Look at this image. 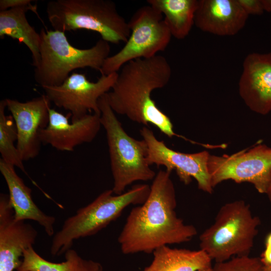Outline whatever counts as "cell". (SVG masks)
<instances>
[{
  "instance_id": "cell-30",
  "label": "cell",
  "mask_w": 271,
  "mask_h": 271,
  "mask_svg": "<svg viewBox=\"0 0 271 271\" xmlns=\"http://www.w3.org/2000/svg\"><path fill=\"white\" fill-rule=\"evenodd\" d=\"M200 271H212V266L210 267L201 270Z\"/></svg>"
},
{
  "instance_id": "cell-31",
  "label": "cell",
  "mask_w": 271,
  "mask_h": 271,
  "mask_svg": "<svg viewBox=\"0 0 271 271\" xmlns=\"http://www.w3.org/2000/svg\"><path fill=\"white\" fill-rule=\"evenodd\" d=\"M264 271H271V267H264Z\"/></svg>"
},
{
  "instance_id": "cell-10",
  "label": "cell",
  "mask_w": 271,
  "mask_h": 271,
  "mask_svg": "<svg viewBox=\"0 0 271 271\" xmlns=\"http://www.w3.org/2000/svg\"><path fill=\"white\" fill-rule=\"evenodd\" d=\"M117 75L101 74L96 81L91 82L85 74L73 72L61 85L42 88L51 102L69 111L73 121L89 113L100 114L98 100L111 90Z\"/></svg>"
},
{
  "instance_id": "cell-18",
  "label": "cell",
  "mask_w": 271,
  "mask_h": 271,
  "mask_svg": "<svg viewBox=\"0 0 271 271\" xmlns=\"http://www.w3.org/2000/svg\"><path fill=\"white\" fill-rule=\"evenodd\" d=\"M151 263L143 271H200L212 266L203 250L172 248L164 245L153 252Z\"/></svg>"
},
{
  "instance_id": "cell-23",
  "label": "cell",
  "mask_w": 271,
  "mask_h": 271,
  "mask_svg": "<svg viewBox=\"0 0 271 271\" xmlns=\"http://www.w3.org/2000/svg\"><path fill=\"white\" fill-rule=\"evenodd\" d=\"M212 271H264L260 257L234 256L212 265Z\"/></svg>"
},
{
  "instance_id": "cell-19",
  "label": "cell",
  "mask_w": 271,
  "mask_h": 271,
  "mask_svg": "<svg viewBox=\"0 0 271 271\" xmlns=\"http://www.w3.org/2000/svg\"><path fill=\"white\" fill-rule=\"evenodd\" d=\"M28 11L27 8H15L0 11V37L8 36L24 44L31 52L32 65L35 67L40 58L41 38L27 19Z\"/></svg>"
},
{
  "instance_id": "cell-3",
  "label": "cell",
  "mask_w": 271,
  "mask_h": 271,
  "mask_svg": "<svg viewBox=\"0 0 271 271\" xmlns=\"http://www.w3.org/2000/svg\"><path fill=\"white\" fill-rule=\"evenodd\" d=\"M150 191V186L143 184L135 185L119 195L114 194L112 189L102 192L65 220L53 236L51 254L60 255L71 248L75 240L96 234L118 218L128 206L144 203Z\"/></svg>"
},
{
  "instance_id": "cell-2",
  "label": "cell",
  "mask_w": 271,
  "mask_h": 271,
  "mask_svg": "<svg viewBox=\"0 0 271 271\" xmlns=\"http://www.w3.org/2000/svg\"><path fill=\"white\" fill-rule=\"evenodd\" d=\"M111 90L105 94L113 111L130 120L148 125L151 123L169 138L187 139L174 131L170 118L151 97L155 89L164 88L172 75L171 66L163 56L138 59L120 69Z\"/></svg>"
},
{
  "instance_id": "cell-17",
  "label": "cell",
  "mask_w": 271,
  "mask_h": 271,
  "mask_svg": "<svg viewBox=\"0 0 271 271\" xmlns=\"http://www.w3.org/2000/svg\"><path fill=\"white\" fill-rule=\"evenodd\" d=\"M15 167L0 159V172L8 187L9 200L16 221L31 220L42 226L49 236L54 234L56 218L47 215L35 203L32 190L17 174Z\"/></svg>"
},
{
  "instance_id": "cell-1",
  "label": "cell",
  "mask_w": 271,
  "mask_h": 271,
  "mask_svg": "<svg viewBox=\"0 0 271 271\" xmlns=\"http://www.w3.org/2000/svg\"><path fill=\"white\" fill-rule=\"evenodd\" d=\"M171 173L160 170L145 202L130 211L117 239L123 254L153 253L164 245L189 241L197 234L194 226L177 215Z\"/></svg>"
},
{
  "instance_id": "cell-21",
  "label": "cell",
  "mask_w": 271,
  "mask_h": 271,
  "mask_svg": "<svg viewBox=\"0 0 271 271\" xmlns=\"http://www.w3.org/2000/svg\"><path fill=\"white\" fill-rule=\"evenodd\" d=\"M65 260L53 262L40 255L31 246L24 250L22 263L17 271H103L99 262L82 258L74 249L65 253Z\"/></svg>"
},
{
  "instance_id": "cell-7",
  "label": "cell",
  "mask_w": 271,
  "mask_h": 271,
  "mask_svg": "<svg viewBox=\"0 0 271 271\" xmlns=\"http://www.w3.org/2000/svg\"><path fill=\"white\" fill-rule=\"evenodd\" d=\"M105 94L98 100L100 121L105 130L108 147L113 180L112 190L114 194L119 195L134 182L153 180L156 173L148 163L146 142L134 139L126 132Z\"/></svg>"
},
{
  "instance_id": "cell-22",
  "label": "cell",
  "mask_w": 271,
  "mask_h": 271,
  "mask_svg": "<svg viewBox=\"0 0 271 271\" xmlns=\"http://www.w3.org/2000/svg\"><path fill=\"white\" fill-rule=\"evenodd\" d=\"M7 104L5 99L0 101V153L1 158L6 163L17 167L27 174L15 142L18 134L13 116L6 115Z\"/></svg>"
},
{
  "instance_id": "cell-8",
  "label": "cell",
  "mask_w": 271,
  "mask_h": 271,
  "mask_svg": "<svg viewBox=\"0 0 271 271\" xmlns=\"http://www.w3.org/2000/svg\"><path fill=\"white\" fill-rule=\"evenodd\" d=\"M128 25L130 31L128 39L118 52L106 59L100 71L101 74L116 73L132 60L153 57L170 43L172 35L163 15L149 5L136 10Z\"/></svg>"
},
{
  "instance_id": "cell-12",
  "label": "cell",
  "mask_w": 271,
  "mask_h": 271,
  "mask_svg": "<svg viewBox=\"0 0 271 271\" xmlns=\"http://www.w3.org/2000/svg\"><path fill=\"white\" fill-rule=\"evenodd\" d=\"M5 100L16 124V147L22 160L26 161L36 158L42 144L39 131L48 124L52 102L45 94L26 102L10 98Z\"/></svg>"
},
{
  "instance_id": "cell-26",
  "label": "cell",
  "mask_w": 271,
  "mask_h": 271,
  "mask_svg": "<svg viewBox=\"0 0 271 271\" xmlns=\"http://www.w3.org/2000/svg\"><path fill=\"white\" fill-rule=\"evenodd\" d=\"M261 261L264 267H271V247H265L260 257Z\"/></svg>"
},
{
  "instance_id": "cell-9",
  "label": "cell",
  "mask_w": 271,
  "mask_h": 271,
  "mask_svg": "<svg viewBox=\"0 0 271 271\" xmlns=\"http://www.w3.org/2000/svg\"><path fill=\"white\" fill-rule=\"evenodd\" d=\"M208 170L211 185L232 180L249 182L261 194H266L271 184V148L259 144L231 155H210Z\"/></svg>"
},
{
  "instance_id": "cell-16",
  "label": "cell",
  "mask_w": 271,
  "mask_h": 271,
  "mask_svg": "<svg viewBox=\"0 0 271 271\" xmlns=\"http://www.w3.org/2000/svg\"><path fill=\"white\" fill-rule=\"evenodd\" d=\"M248 17L238 0H199L194 25L205 32L233 36L244 27Z\"/></svg>"
},
{
  "instance_id": "cell-11",
  "label": "cell",
  "mask_w": 271,
  "mask_h": 271,
  "mask_svg": "<svg viewBox=\"0 0 271 271\" xmlns=\"http://www.w3.org/2000/svg\"><path fill=\"white\" fill-rule=\"evenodd\" d=\"M140 132L148 146V162L150 166H163L171 173L175 170L180 180L185 185L189 184L193 178L196 180L200 190L209 194L213 193L208 170L209 152L181 153L169 148L164 141L158 140L153 131L146 126L143 127Z\"/></svg>"
},
{
  "instance_id": "cell-28",
  "label": "cell",
  "mask_w": 271,
  "mask_h": 271,
  "mask_svg": "<svg viewBox=\"0 0 271 271\" xmlns=\"http://www.w3.org/2000/svg\"><path fill=\"white\" fill-rule=\"evenodd\" d=\"M265 247H271V232L267 235L265 238Z\"/></svg>"
},
{
  "instance_id": "cell-4",
  "label": "cell",
  "mask_w": 271,
  "mask_h": 271,
  "mask_svg": "<svg viewBox=\"0 0 271 271\" xmlns=\"http://www.w3.org/2000/svg\"><path fill=\"white\" fill-rule=\"evenodd\" d=\"M46 11L54 30L91 31L116 44L125 43L130 36L128 22L111 0H53L48 2Z\"/></svg>"
},
{
  "instance_id": "cell-25",
  "label": "cell",
  "mask_w": 271,
  "mask_h": 271,
  "mask_svg": "<svg viewBox=\"0 0 271 271\" xmlns=\"http://www.w3.org/2000/svg\"><path fill=\"white\" fill-rule=\"evenodd\" d=\"M247 15H261L264 11L261 0H238Z\"/></svg>"
},
{
  "instance_id": "cell-15",
  "label": "cell",
  "mask_w": 271,
  "mask_h": 271,
  "mask_svg": "<svg viewBox=\"0 0 271 271\" xmlns=\"http://www.w3.org/2000/svg\"><path fill=\"white\" fill-rule=\"evenodd\" d=\"M238 89L250 110L261 115L271 111V53H252L246 56Z\"/></svg>"
},
{
  "instance_id": "cell-14",
  "label": "cell",
  "mask_w": 271,
  "mask_h": 271,
  "mask_svg": "<svg viewBox=\"0 0 271 271\" xmlns=\"http://www.w3.org/2000/svg\"><path fill=\"white\" fill-rule=\"evenodd\" d=\"M38 232L29 223L16 221L9 196L0 194V271H13L21 265L25 249L35 244Z\"/></svg>"
},
{
  "instance_id": "cell-6",
  "label": "cell",
  "mask_w": 271,
  "mask_h": 271,
  "mask_svg": "<svg viewBox=\"0 0 271 271\" xmlns=\"http://www.w3.org/2000/svg\"><path fill=\"white\" fill-rule=\"evenodd\" d=\"M260 224L259 218L252 214L244 200L225 203L213 223L200 235V249L216 262L248 255Z\"/></svg>"
},
{
  "instance_id": "cell-20",
  "label": "cell",
  "mask_w": 271,
  "mask_h": 271,
  "mask_svg": "<svg viewBox=\"0 0 271 271\" xmlns=\"http://www.w3.org/2000/svg\"><path fill=\"white\" fill-rule=\"evenodd\" d=\"M147 3L163 15L172 36L181 40L189 35L194 25L198 0H148Z\"/></svg>"
},
{
  "instance_id": "cell-24",
  "label": "cell",
  "mask_w": 271,
  "mask_h": 271,
  "mask_svg": "<svg viewBox=\"0 0 271 271\" xmlns=\"http://www.w3.org/2000/svg\"><path fill=\"white\" fill-rule=\"evenodd\" d=\"M32 2L33 1L31 0H1L0 11L15 8H27L40 19L37 12V7L33 5Z\"/></svg>"
},
{
  "instance_id": "cell-27",
  "label": "cell",
  "mask_w": 271,
  "mask_h": 271,
  "mask_svg": "<svg viewBox=\"0 0 271 271\" xmlns=\"http://www.w3.org/2000/svg\"><path fill=\"white\" fill-rule=\"evenodd\" d=\"M264 11L271 13V0H261Z\"/></svg>"
},
{
  "instance_id": "cell-13",
  "label": "cell",
  "mask_w": 271,
  "mask_h": 271,
  "mask_svg": "<svg viewBox=\"0 0 271 271\" xmlns=\"http://www.w3.org/2000/svg\"><path fill=\"white\" fill-rule=\"evenodd\" d=\"M70 117L69 113L65 115L51 108L48 124L39 131L41 143L58 151L72 152L78 146L90 143L96 138L101 126L100 114L89 113L71 122Z\"/></svg>"
},
{
  "instance_id": "cell-29",
  "label": "cell",
  "mask_w": 271,
  "mask_h": 271,
  "mask_svg": "<svg viewBox=\"0 0 271 271\" xmlns=\"http://www.w3.org/2000/svg\"><path fill=\"white\" fill-rule=\"evenodd\" d=\"M266 194L267 195L269 201L271 203V184L268 188Z\"/></svg>"
},
{
  "instance_id": "cell-5",
  "label": "cell",
  "mask_w": 271,
  "mask_h": 271,
  "mask_svg": "<svg viewBox=\"0 0 271 271\" xmlns=\"http://www.w3.org/2000/svg\"><path fill=\"white\" fill-rule=\"evenodd\" d=\"M40 35V58L34 76L42 87L61 85L71 71L78 68L100 71L109 56V43L102 39L90 48L79 49L69 43L65 32L42 29Z\"/></svg>"
}]
</instances>
